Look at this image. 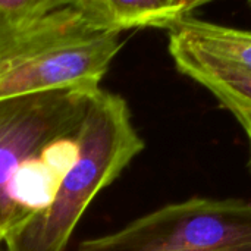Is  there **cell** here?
Returning <instances> with one entry per match:
<instances>
[{
    "mask_svg": "<svg viewBox=\"0 0 251 251\" xmlns=\"http://www.w3.org/2000/svg\"><path fill=\"white\" fill-rule=\"evenodd\" d=\"M122 44L119 32L93 28L74 1L28 22L0 21V100L97 90Z\"/></svg>",
    "mask_w": 251,
    "mask_h": 251,
    "instance_id": "3957f363",
    "label": "cell"
},
{
    "mask_svg": "<svg viewBox=\"0 0 251 251\" xmlns=\"http://www.w3.org/2000/svg\"><path fill=\"white\" fill-rule=\"evenodd\" d=\"M169 54L176 69L251 76V31L190 16L169 29Z\"/></svg>",
    "mask_w": 251,
    "mask_h": 251,
    "instance_id": "5b68a950",
    "label": "cell"
},
{
    "mask_svg": "<svg viewBox=\"0 0 251 251\" xmlns=\"http://www.w3.org/2000/svg\"><path fill=\"white\" fill-rule=\"evenodd\" d=\"M0 251H4V247H0Z\"/></svg>",
    "mask_w": 251,
    "mask_h": 251,
    "instance_id": "8fae6325",
    "label": "cell"
},
{
    "mask_svg": "<svg viewBox=\"0 0 251 251\" xmlns=\"http://www.w3.org/2000/svg\"><path fill=\"white\" fill-rule=\"evenodd\" d=\"M59 0H0V21L7 24L28 22L56 9Z\"/></svg>",
    "mask_w": 251,
    "mask_h": 251,
    "instance_id": "ba28073f",
    "label": "cell"
},
{
    "mask_svg": "<svg viewBox=\"0 0 251 251\" xmlns=\"http://www.w3.org/2000/svg\"><path fill=\"white\" fill-rule=\"evenodd\" d=\"M204 1L185 0H75L74 6L96 29L122 32L134 28L172 29Z\"/></svg>",
    "mask_w": 251,
    "mask_h": 251,
    "instance_id": "8992f818",
    "label": "cell"
},
{
    "mask_svg": "<svg viewBox=\"0 0 251 251\" xmlns=\"http://www.w3.org/2000/svg\"><path fill=\"white\" fill-rule=\"evenodd\" d=\"M3 241H4V238H3V235L0 232V247H3Z\"/></svg>",
    "mask_w": 251,
    "mask_h": 251,
    "instance_id": "30bf717a",
    "label": "cell"
},
{
    "mask_svg": "<svg viewBox=\"0 0 251 251\" xmlns=\"http://www.w3.org/2000/svg\"><path fill=\"white\" fill-rule=\"evenodd\" d=\"M144 147L126 100L96 90L71 163L47 204L4 238V251L66 250L88 204L121 176Z\"/></svg>",
    "mask_w": 251,
    "mask_h": 251,
    "instance_id": "7a4b0ae2",
    "label": "cell"
},
{
    "mask_svg": "<svg viewBox=\"0 0 251 251\" xmlns=\"http://www.w3.org/2000/svg\"><path fill=\"white\" fill-rule=\"evenodd\" d=\"M188 78L207 88L240 125H251V76L238 74L194 72Z\"/></svg>",
    "mask_w": 251,
    "mask_h": 251,
    "instance_id": "52a82bcc",
    "label": "cell"
},
{
    "mask_svg": "<svg viewBox=\"0 0 251 251\" xmlns=\"http://www.w3.org/2000/svg\"><path fill=\"white\" fill-rule=\"evenodd\" d=\"M76 251H251V201L191 197L88 238Z\"/></svg>",
    "mask_w": 251,
    "mask_h": 251,
    "instance_id": "277c9868",
    "label": "cell"
},
{
    "mask_svg": "<svg viewBox=\"0 0 251 251\" xmlns=\"http://www.w3.org/2000/svg\"><path fill=\"white\" fill-rule=\"evenodd\" d=\"M94 91L62 90L0 100L3 238L47 204L76 151Z\"/></svg>",
    "mask_w": 251,
    "mask_h": 251,
    "instance_id": "6da1fadb",
    "label": "cell"
},
{
    "mask_svg": "<svg viewBox=\"0 0 251 251\" xmlns=\"http://www.w3.org/2000/svg\"><path fill=\"white\" fill-rule=\"evenodd\" d=\"M244 131H246L247 138H249V168H250V172H251V125H249V126H244Z\"/></svg>",
    "mask_w": 251,
    "mask_h": 251,
    "instance_id": "9c48e42d",
    "label": "cell"
}]
</instances>
